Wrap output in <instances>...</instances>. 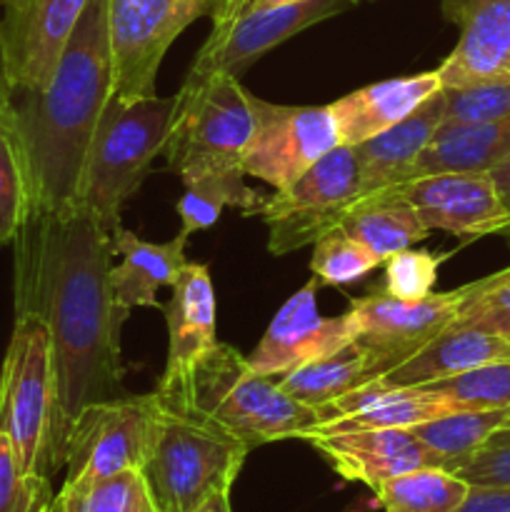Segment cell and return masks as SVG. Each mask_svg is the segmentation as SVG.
<instances>
[{
  "label": "cell",
  "mask_w": 510,
  "mask_h": 512,
  "mask_svg": "<svg viewBox=\"0 0 510 512\" xmlns=\"http://www.w3.org/2000/svg\"><path fill=\"white\" fill-rule=\"evenodd\" d=\"M448 253H428V250L405 248L385 260V293L398 300H423L433 293L438 283L440 265Z\"/></svg>",
  "instance_id": "cell-35"
},
{
  "label": "cell",
  "mask_w": 510,
  "mask_h": 512,
  "mask_svg": "<svg viewBox=\"0 0 510 512\" xmlns=\"http://www.w3.org/2000/svg\"><path fill=\"white\" fill-rule=\"evenodd\" d=\"M443 123H483L510 118V83H475L443 88Z\"/></svg>",
  "instance_id": "cell-37"
},
{
  "label": "cell",
  "mask_w": 510,
  "mask_h": 512,
  "mask_svg": "<svg viewBox=\"0 0 510 512\" xmlns=\"http://www.w3.org/2000/svg\"><path fill=\"white\" fill-rule=\"evenodd\" d=\"M88 0H5L3 43L15 93L48 85Z\"/></svg>",
  "instance_id": "cell-15"
},
{
  "label": "cell",
  "mask_w": 510,
  "mask_h": 512,
  "mask_svg": "<svg viewBox=\"0 0 510 512\" xmlns=\"http://www.w3.org/2000/svg\"><path fill=\"white\" fill-rule=\"evenodd\" d=\"M13 245L15 313L43 318L53 348L50 470L58 473L78 415L123 395L120 330L128 310L110 283L113 240L85 208L28 215Z\"/></svg>",
  "instance_id": "cell-1"
},
{
  "label": "cell",
  "mask_w": 510,
  "mask_h": 512,
  "mask_svg": "<svg viewBox=\"0 0 510 512\" xmlns=\"http://www.w3.org/2000/svg\"><path fill=\"white\" fill-rule=\"evenodd\" d=\"M468 298L448 328H470L498 335L510 343V283L488 285L483 280L465 285Z\"/></svg>",
  "instance_id": "cell-36"
},
{
  "label": "cell",
  "mask_w": 510,
  "mask_h": 512,
  "mask_svg": "<svg viewBox=\"0 0 510 512\" xmlns=\"http://www.w3.org/2000/svg\"><path fill=\"white\" fill-rule=\"evenodd\" d=\"M358 198V160L350 145H338L258 208L255 215L270 228V255H288L315 245L325 233L340 228Z\"/></svg>",
  "instance_id": "cell-9"
},
{
  "label": "cell",
  "mask_w": 510,
  "mask_h": 512,
  "mask_svg": "<svg viewBox=\"0 0 510 512\" xmlns=\"http://www.w3.org/2000/svg\"><path fill=\"white\" fill-rule=\"evenodd\" d=\"M455 512H510V485L508 488L470 485L468 495Z\"/></svg>",
  "instance_id": "cell-39"
},
{
  "label": "cell",
  "mask_w": 510,
  "mask_h": 512,
  "mask_svg": "<svg viewBox=\"0 0 510 512\" xmlns=\"http://www.w3.org/2000/svg\"><path fill=\"white\" fill-rule=\"evenodd\" d=\"M30 215V183L15 108L0 115V245H10Z\"/></svg>",
  "instance_id": "cell-30"
},
{
  "label": "cell",
  "mask_w": 510,
  "mask_h": 512,
  "mask_svg": "<svg viewBox=\"0 0 510 512\" xmlns=\"http://www.w3.org/2000/svg\"><path fill=\"white\" fill-rule=\"evenodd\" d=\"M163 403L158 393L98 400L78 415L68 440L65 483H95L123 470H143L158 440Z\"/></svg>",
  "instance_id": "cell-8"
},
{
  "label": "cell",
  "mask_w": 510,
  "mask_h": 512,
  "mask_svg": "<svg viewBox=\"0 0 510 512\" xmlns=\"http://www.w3.org/2000/svg\"><path fill=\"white\" fill-rule=\"evenodd\" d=\"M303 3V0H250L245 10H263V8H278V5H293Z\"/></svg>",
  "instance_id": "cell-44"
},
{
  "label": "cell",
  "mask_w": 510,
  "mask_h": 512,
  "mask_svg": "<svg viewBox=\"0 0 510 512\" xmlns=\"http://www.w3.org/2000/svg\"><path fill=\"white\" fill-rule=\"evenodd\" d=\"M168 325V360L160 393L175 390L195 363L215 348V288L208 265L188 263L170 285L168 303L160 305Z\"/></svg>",
  "instance_id": "cell-19"
},
{
  "label": "cell",
  "mask_w": 510,
  "mask_h": 512,
  "mask_svg": "<svg viewBox=\"0 0 510 512\" xmlns=\"http://www.w3.org/2000/svg\"><path fill=\"white\" fill-rule=\"evenodd\" d=\"M510 358V343L470 328H445L383 375L390 388H418L478 365Z\"/></svg>",
  "instance_id": "cell-23"
},
{
  "label": "cell",
  "mask_w": 510,
  "mask_h": 512,
  "mask_svg": "<svg viewBox=\"0 0 510 512\" xmlns=\"http://www.w3.org/2000/svg\"><path fill=\"white\" fill-rule=\"evenodd\" d=\"M495 445H510V418L505 420L503 428H500L498 433L488 440V445H485V448H495Z\"/></svg>",
  "instance_id": "cell-45"
},
{
  "label": "cell",
  "mask_w": 510,
  "mask_h": 512,
  "mask_svg": "<svg viewBox=\"0 0 510 512\" xmlns=\"http://www.w3.org/2000/svg\"><path fill=\"white\" fill-rule=\"evenodd\" d=\"M55 512H160L143 470H123L95 483L60 488Z\"/></svg>",
  "instance_id": "cell-29"
},
{
  "label": "cell",
  "mask_w": 510,
  "mask_h": 512,
  "mask_svg": "<svg viewBox=\"0 0 510 512\" xmlns=\"http://www.w3.org/2000/svg\"><path fill=\"white\" fill-rule=\"evenodd\" d=\"M465 298L468 290L463 285L448 293H430L423 300H398L388 293L350 300L355 343L373 355L385 375L420 345L443 333Z\"/></svg>",
  "instance_id": "cell-12"
},
{
  "label": "cell",
  "mask_w": 510,
  "mask_h": 512,
  "mask_svg": "<svg viewBox=\"0 0 510 512\" xmlns=\"http://www.w3.org/2000/svg\"><path fill=\"white\" fill-rule=\"evenodd\" d=\"M510 418V408L503 410H458L440 415L410 428V433L423 440L440 460L443 468L453 473L460 463L483 450L488 440L498 433Z\"/></svg>",
  "instance_id": "cell-27"
},
{
  "label": "cell",
  "mask_w": 510,
  "mask_h": 512,
  "mask_svg": "<svg viewBox=\"0 0 510 512\" xmlns=\"http://www.w3.org/2000/svg\"><path fill=\"white\" fill-rule=\"evenodd\" d=\"M255 130L253 95L230 73L185 78L165 158L183 185L245 178L243 155Z\"/></svg>",
  "instance_id": "cell-5"
},
{
  "label": "cell",
  "mask_w": 510,
  "mask_h": 512,
  "mask_svg": "<svg viewBox=\"0 0 510 512\" xmlns=\"http://www.w3.org/2000/svg\"><path fill=\"white\" fill-rule=\"evenodd\" d=\"M253 110L255 130L245 148L243 170L273 190L293 185L340 145L330 105H275L253 95Z\"/></svg>",
  "instance_id": "cell-11"
},
{
  "label": "cell",
  "mask_w": 510,
  "mask_h": 512,
  "mask_svg": "<svg viewBox=\"0 0 510 512\" xmlns=\"http://www.w3.org/2000/svg\"><path fill=\"white\" fill-rule=\"evenodd\" d=\"M443 395L460 410H503L510 408V358L478 365L460 375L420 385Z\"/></svg>",
  "instance_id": "cell-32"
},
{
  "label": "cell",
  "mask_w": 510,
  "mask_h": 512,
  "mask_svg": "<svg viewBox=\"0 0 510 512\" xmlns=\"http://www.w3.org/2000/svg\"><path fill=\"white\" fill-rule=\"evenodd\" d=\"M263 200L258 190L245 183V178H215L185 185V193L175 208L180 215V230L190 235L218 223L228 205L240 208L245 215H255Z\"/></svg>",
  "instance_id": "cell-31"
},
{
  "label": "cell",
  "mask_w": 510,
  "mask_h": 512,
  "mask_svg": "<svg viewBox=\"0 0 510 512\" xmlns=\"http://www.w3.org/2000/svg\"><path fill=\"white\" fill-rule=\"evenodd\" d=\"M195 512H233L230 508V493H218L208 500V503L200 505Z\"/></svg>",
  "instance_id": "cell-43"
},
{
  "label": "cell",
  "mask_w": 510,
  "mask_h": 512,
  "mask_svg": "<svg viewBox=\"0 0 510 512\" xmlns=\"http://www.w3.org/2000/svg\"><path fill=\"white\" fill-rule=\"evenodd\" d=\"M460 480L480 488H508L510 485V445L483 448L453 470Z\"/></svg>",
  "instance_id": "cell-38"
},
{
  "label": "cell",
  "mask_w": 510,
  "mask_h": 512,
  "mask_svg": "<svg viewBox=\"0 0 510 512\" xmlns=\"http://www.w3.org/2000/svg\"><path fill=\"white\" fill-rule=\"evenodd\" d=\"M155 393L165 408L213 420L250 450L275 440H305L323 423L318 408L290 398L278 380L255 373L228 343H215L178 388Z\"/></svg>",
  "instance_id": "cell-3"
},
{
  "label": "cell",
  "mask_w": 510,
  "mask_h": 512,
  "mask_svg": "<svg viewBox=\"0 0 510 512\" xmlns=\"http://www.w3.org/2000/svg\"><path fill=\"white\" fill-rule=\"evenodd\" d=\"M318 290L320 280L313 275L273 315L260 343L245 358L255 373L280 378L310 360L333 355L353 343L355 325L350 313L338 315V318L320 315Z\"/></svg>",
  "instance_id": "cell-14"
},
{
  "label": "cell",
  "mask_w": 510,
  "mask_h": 512,
  "mask_svg": "<svg viewBox=\"0 0 510 512\" xmlns=\"http://www.w3.org/2000/svg\"><path fill=\"white\" fill-rule=\"evenodd\" d=\"M470 485L443 468H420L385 480L373 490L385 512H455Z\"/></svg>",
  "instance_id": "cell-28"
},
{
  "label": "cell",
  "mask_w": 510,
  "mask_h": 512,
  "mask_svg": "<svg viewBox=\"0 0 510 512\" xmlns=\"http://www.w3.org/2000/svg\"><path fill=\"white\" fill-rule=\"evenodd\" d=\"M215 0H108V38L113 55V95L140 100L155 95L158 70L180 33Z\"/></svg>",
  "instance_id": "cell-10"
},
{
  "label": "cell",
  "mask_w": 510,
  "mask_h": 512,
  "mask_svg": "<svg viewBox=\"0 0 510 512\" xmlns=\"http://www.w3.org/2000/svg\"><path fill=\"white\" fill-rule=\"evenodd\" d=\"M0 512H55L50 478H35L20 470L13 443L0 430Z\"/></svg>",
  "instance_id": "cell-34"
},
{
  "label": "cell",
  "mask_w": 510,
  "mask_h": 512,
  "mask_svg": "<svg viewBox=\"0 0 510 512\" xmlns=\"http://www.w3.org/2000/svg\"><path fill=\"white\" fill-rule=\"evenodd\" d=\"M490 178H493L495 190H498L500 203H503V208L508 210V215H510V155L503 160V163L495 165V168L490 170ZM508 225H505V228H508Z\"/></svg>",
  "instance_id": "cell-41"
},
{
  "label": "cell",
  "mask_w": 510,
  "mask_h": 512,
  "mask_svg": "<svg viewBox=\"0 0 510 512\" xmlns=\"http://www.w3.org/2000/svg\"><path fill=\"white\" fill-rule=\"evenodd\" d=\"M15 88L8 73V60H5V43H3V23H0V115L13 108Z\"/></svg>",
  "instance_id": "cell-40"
},
{
  "label": "cell",
  "mask_w": 510,
  "mask_h": 512,
  "mask_svg": "<svg viewBox=\"0 0 510 512\" xmlns=\"http://www.w3.org/2000/svg\"><path fill=\"white\" fill-rule=\"evenodd\" d=\"M178 95L125 100L110 98L98 120L85 158L80 203L100 228H120V210L148 175L150 163L168 143Z\"/></svg>",
  "instance_id": "cell-4"
},
{
  "label": "cell",
  "mask_w": 510,
  "mask_h": 512,
  "mask_svg": "<svg viewBox=\"0 0 510 512\" xmlns=\"http://www.w3.org/2000/svg\"><path fill=\"white\" fill-rule=\"evenodd\" d=\"M440 90L443 83L438 70H428L405 78L380 80L343 95L330 103L340 145H358L393 128Z\"/></svg>",
  "instance_id": "cell-20"
},
{
  "label": "cell",
  "mask_w": 510,
  "mask_h": 512,
  "mask_svg": "<svg viewBox=\"0 0 510 512\" xmlns=\"http://www.w3.org/2000/svg\"><path fill=\"white\" fill-rule=\"evenodd\" d=\"M110 98L108 0H88L48 85L13 98L28 168L30 215L78 208L90 140Z\"/></svg>",
  "instance_id": "cell-2"
},
{
  "label": "cell",
  "mask_w": 510,
  "mask_h": 512,
  "mask_svg": "<svg viewBox=\"0 0 510 512\" xmlns=\"http://www.w3.org/2000/svg\"><path fill=\"white\" fill-rule=\"evenodd\" d=\"M355 3L358 0H303L278 8L243 10L225 25H213V33L200 48L188 78H205L213 73H230L238 78L275 45L285 43L320 20L353 8Z\"/></svg>",
  "instance_id": "cell-13"
},
{
  "label": "cell",
  "mask_w": 510,
  "mask_h": 512,
  "mask_svg": "<svg viewBox=\"0 0 510 512\" xmlns=\"http://www.w3.org/2000/svg\"><path fill=\"white\" fill-rule=\"evenodd\" d=\"M510 155V118L440 123L420 153L410 180L440 173H490Z\"/></svg>",
  "instance_id": "cell-24"
},
{
  "label": "cell",
  "mask_w": 510,
  "mask_h": 512,
  "mask_svg": "<svg viewBox=\"0 0 510 512\" xmlns=\"http://www.w3.org/2000/svg\"><path fill=\"white\" fill-rule=\"evenodd\" d=\"M483 283L488 285H500V283H510V268L500 270V273H493V275H485V278H480Z\"/></svg>",
  "instance_id": "cell-46"
},
{
  "label": "cell",
  "mask_w": 510,
  "mask_h": 512,
  "mask_svg": "<svg viewBox=\"0 0 510 512\" xmlns=\"http://www.w3.org/2000/svg\"><path fill=\"white\" fill-rule=\"evenodd\" d=\"M55 370L50 333L35 313H15L0 370V430L10 438L20 470L50 478Z\"/></svg>",
  "instance_id": "cell-7"
},
{
  "label": "cell",
  "mask_w": 510,
  "mask_h": 512,
  "mask_svg": "<svg viewBox=\"0 0 510 512\" xmlns=\"http://www.w3.org/2000/svg\"><path fill=\"white\" fill-rule=\"evenodd\" d=\"M380 263L383 260L373 250L365 248L360 240L350 238L343 228H335L313 245L310 270L320 280V285H350L365 278Z\"/></svg>",
  "instance_id": "cell-33"
},
{
  "label": "cell",
  "mask_w": 510,
  "mask_h": 512,
  "mask_svg": "<svg viewBox=\"0 0 510 512\" xmlns=\"http://www.w3.org/2000/svg\"><path fill=\"white\" fill-rule=\"evenodd\" d=\"M215 10H213V25H225L228 20H233L235 15L243 13L248 8L250 0H215Z\"/></svg>",
  "instance_id": "cell-42"
},
{
  "label": "cell",
  "mask_w": 510,
  "mask_h": 512,
  "mask_svg": "<svg viewBox=\"0 0 510 512\" xmlns=\"http://www.w3.org/2000/svg\"><path fill=\"white\" fill-rule=\"evenodd\" d=\"M428 230L458 238L498 235L510 223L490 173H440L398 185Z\"/></svg>",
  "instance_id": "cell-16"
},
{
  "label": "cell",
  "mask_w": 510,
  "mask_h": 512,
  "mask_svg": "<svg viewBox=\"0 0 510 512\" xmlns=\"http://www.w3.org/2000/svg\"><path fill=\"white\" fill-rule=\"evenodd\" d=\"M5 3V0H0V5H3Z\"/></svg>",
  "instance_id": "cell-48"
},
{
  "label": "cell",
  "mask_w": 510,
  "mask_h": 512,
  "mask_svg": "<svg viewBox=\"0 0 510 512\" xmlns=\"http://www.w3.org/2000/svg\"><path fill=\"white\" fill-rule=\"evenodd\" d=\"M308 443L328 460L335 473L353 483L368 485L370 490L410 470L443 468V460L423 440L415 438L410 428L315 435L308 438Z\"/></svg>",
  "instance_id": "cell-18"
},
{
  "label": "cell",
  "mask_w": 510,
  "mask_h": 512,
  "mask_svg": "<svg viewBox=\"0 0 510 512\" xmlns=\"http://www.w3.org/2000/svg\"><path fill=\"white\" fill-rule=\"evenodd\" d=\"M460 38L438 68L443 88L510 83V0H443Z\"/></svg>",
  "instance_id": "cell-17"
},
{
  "label": "cell",
  "mask_w": 510,
  "mask_h": 512,
  "mask_svg": "<svg viewBox=\"0 0 510 512\" xmlns=\"http://www.w3.org/2000/svg\"><path fill=\"white\" fill-rule=\"evenodd\" d=\"M375 378H383V370L378 368L373 355L353 340L338 353L310 360V363L280 375L278 385L290 398L300 400L310 408H323V405L338 400L340 395Z\"/></svg>",
  "instance_id": "cell-26"
},
{
  "label": "cell",
  "mask_w": 510,
  "mask_h": 512,
  "mask_svg": "<svg viewBox=\"0 0 510 512\" xmlns=\"http://www.w3.org/2000/svg\"><path fill=\"white\" fill-rule=\"evenodd\" d=\"M248 453L243 440L213 420L163 405L143 475L160 512H195L213 495L230 493Z\"/></svg>",
  "instance_id": "cell-6"
},
{
  "label": "cell",
  "mask_w": 510,
  "mask_h": 512,
  "mask_svg": "<svg viewBox=\"0 0 510 512\" xmlns=\"http://www.w3.org/2000/svg\"><path fill=\"white\" fill-rule=\"evenodd\" d=\"M110 240L113 253L120 255V263L110 270L115 300L128 313L133 308H160L163 303H158V290L170 288L188 265V233L180 230L168 243H148L120 225L110 233Z\"/></svg>",
  "instance_id": "cell-22"
},
{
  "label": "cell",
  "mask_w": 510,
  "mask_h": 512,
  "mask_svg": "<svg viewBox=\"0 0 510 512\" xmlns=\"http://www.w3.org/2000/svg\"><path fill=\"white\" fill-rule=\"evenodd\" d=\"M500 238H505V240H508V243H510V225H508V228H503V230H500Z\"/></svg>",
  "instance_id": "cell-47"
},
{
  "label": "cell",
  "mask_w": 510,
  "mask_h": 512,
  "mask_svg": "<svg viewBox=\"0 0 510 512\" xmlns=\"http://www.w3.org/2000/svg\"><path fill=\"white\" fill-rule=\"evenodd\" d=\"M443 113L445 98L440 90L398 125L363 140V143L350 145L355 160H358L360 198L408 183L420 153L443 123Z\"/></svg>",
  "instance_id": "cell-21"
},
{
  "label": "cell",
  "mask_w": 510,
  "mask_h": 512,
  "mask_svg": "<svg viewBox=\"0 0 510 512\" xmlns=\"http://www.w3.org/2000/svg\"><path fill=\"white\" fill-rule=\"evenodd\" d=\"M340 228L350 238L360 240L365 248L373 250L383 263L398 250L413 248L415 243L430 235V230L425 228L413 205L400 193L398 185L368 195V198H360L353 205V210L345 215Z\"/></svg>",
  "instance_id": "cell-25"
}]
</instances>
